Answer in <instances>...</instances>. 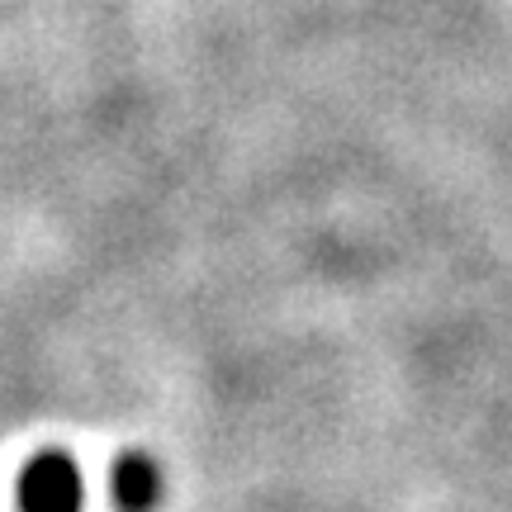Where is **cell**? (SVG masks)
Wrapping results in <instances>:
<instances>
[{
  "mask_svg": "<svg viewBox=\"0 0 512 512\" xmlns=\"http://www.w3.org/2000/svg\"><path fill=\"white\" fill-rule=\"evenodd\" d=\"M15 508L19 512H81L86 508V479L67 451H38L15 479Z\"/></svg>",
  "mask_w": 512,
  "mask_h": 512,
  "instance_id": "1",
  "label": "cell"
},
{
  "mask_svg": "<svg viewBox=\"0 0 512 512\" xmlns=\"http://www.w3.org/2000/svg\"><path fill=\"white\" fill-rule=\"evenodd\" d=\"M162 494H166V475L147 451H124V456L114 460L110 498L119 512H157Z\"/></svg>",
  "mask_w": 512,
  "mask_h": 512,
  "instance_id": "2",
  "label": "cell"
}]
</instances>
